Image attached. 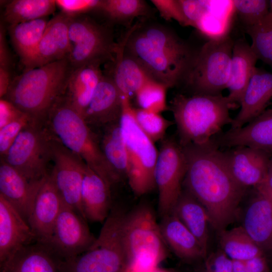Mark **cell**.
I'll return each instance as SVG.
<instances>
[{"label": "cell", "mask_w": 272, "mask_h": 272, "mask_svg": "<svg viewBox=\"0 0 272 272\" xmlns=\"http://www.w3.org/2000/svg\"><path fill=\"white\" fill-rule=\"evenodd\" d=\"M45 178L37 181L29 180L1 159L0 195L14 207L27 222L37 192Z\"/></svg>", "instance_id": "21"}, {"label": "cell", "mask_w": 272, "mask_h": 272, "mask_svg": "<svg viewBox=\"0 0 272 272\" xmlns=\"http://www.w3.org/2000/svg\"><path fill=\"white\" fill-rule=\"evenodd\" d=\"M44 124L54 139L80 158L110 186L118 183L90 127L64 95L51 108Z\"/></svg>", "instance_id": "5"}, {"label": "cell", "mask_w": 272, "mask_h": 272, "mask_svg": "<svg viewBox=\"0 0 272 272\" xmlns=\"http://www.w3.org/2000/svg\"><path fill=\"white\" fill-rule=\"evenodd\" d=\"M112 76L114 83L121 95L131 98L151 79L142 66L124 50L123 41L118 44Z\"/></svg>", "instance_id": "30"}, {"label": "cell", "mask_w": 272, "mask_h": 272, "mask_svg": "<svg viewBox=\"0 0 272 272\" xmlns=\"http://www.w3.org/2000/svg\"><path fill=\"white\" fill-rule=\"evenodd\" d=\"M12 79L10 70L0 69V97L3 98L7 93Z\"/></svg>", "instance_id": "49"}, {"label": "cell", "mask_w": 272, "mask_h": 272, "mask_svg": "<svg viewBox=\"0 0 272 272\" xmlns=\"http://www.w3.org/2000/svg\"><path fill=\"white\" fill-rule=\"evenodd\" d=\"M159 226L167 246L181 259L189 262L207 256L195 237L172 213L161 218Z\"/></svg>", "instance_id": "25"}, {"label": "cell", "mask_w": 272, "mask_h": 272, "mask_svg": "<svg viewBox=\"0 0 272 272\" xmlns=\"http://www.w3.org/2000/svg\"><path fill=\"white\" fill-rule=\"evenodd\" d=\"M86 221L75 210L63 205L50 237L42 244L62 261L78 256L86 251L96 239Z\"/></svg>", "instance_id": "13"}, {"label": "cell", "mask_w": 272, "mask_h": 272, "mask_svg": "<svg viewBox=\"0 0 272 272\" xmlns=\"http://www.w3.org/2000/svg\"><path fill=\"white\" fill-rule=\"evenodd\" d=\"M248 272H270L265 255L245 261Z\"/></svg>", "instance_id": "48"}, {"label": "cell", "mask_w": 272, "mask_h": 272, "mask_svg": "<svg viewBox=\"0 0 272 272\" xmlns=\"http://www.w3.org/2000/svg\"><path fill=\"white\" fill-rule=\"evenodd\" d=\"M122 237L129 272H151L167 255V246L151 208L138 206L122 221Z\"/></svg>", "instance_id": "6"}, {"label": "cell", "mask_w": 272, "mask_h": 272, "mask_svg": "<svg viewBox=\"0 0 272 272\" xmlns=\"http://www.w3.org/2000/svg\"><path fill=\"white\" fill-rule=\"evenodd\" d=\"M122 96L111 77L103 76L83 116L87 124L107 126L118 122Z\"/></svg>", "instance_id": "22"}, {"label": "cell", "mask_w": 272, "mask_h": 272, "mask_svg": "<svg viewBox=\"0 0 272 272\" xmlns=\"http://www.w3.org/2000/svg\"><path fill=\"white\" fill-rule=\"evenodd\" d=\"M123 41L125 52L152 79L168 88L183 80L194 55L172 31L158 24H137Z\"/></svg>", "instance_id": "2"}, {"label": "cell", "mask_w": 272, "mask_h": 272, "mask_svg": "<svg viewBox=\"0 0 272 272\" xmlns=\"http://www.w3.org/2000/svg\"><path fill=\"white\" fill-rule=\"evenodd\" d=\"M258 60L250 45L244 40L234 42L231 57L227 96L233 103L240 106L244 92L256 68Z\"/></svg>", "instance_id": "27"}, {"label": "cell", "mask_w": 272, "mask_h": 272, "mask_svg": "<svg viewBox=\"0 0 272 272\" xmlns=\"http://www.w3.org/2000/svg\"><path fill=\"white\" fill-rule=\"evenodd\" d=\"M151 272H173V271L168 270V269L159 268L158 267L155 268L154 270H153Z\"/></svg>", "instance_id": "53"}, {"label": "cell", "mask_w": 272, "mask_h": 272, "mask_svg": "<svg viewBox=\"0 0 272 272\" xmlns=\"http://www.w3.org/2000/svg\"><path fill=\"white\" fill-rule=\"evenodd\" d=\"M234 43L228 35L210 39L194 55L183 81L195 94H221L227 88Z\"/></svg>", "instance_id": "9"}, {"label": "cell", "mask_w": 272, "mask_h": 272, "mask_svg": "<svg viewBox=\"0 0 272 272\" xmlns=\"http://www.w3.org/2000/svg\"><path fill=\"white\" fill-rule=\"evenodd\" d=\"M32 120L25 114L0 128V154L4 156L21 130Z\"/></svg>", "instance_id": "41"}, {"label": "cell", "mask_w": 272, "mask_h": 272, "mask_svg": "<svg viewBox=\"0 0 272 272\" xmlns=\"http://www.w3.org/2000/svg\"><path fill=\"white\" fill-rule=\"evenodd\" d=\"M71 17L60 12L49 21L45 32L31 56L23 64L25 70L40 67L69 56Z\"/></svg>", "instance_id": "15"}, {"label": "cell", "mask_w": 272, "mask_h": 272, "mask_svg": "<svg viewBox=\"0 0 272 272\" xmlns=\"http://www.w3.org/2000/svg\"><path fill=\"white\" fill-rule=\"evenodd\" d=\"M99 64L73 70L64 94L70 104L83 116L103 75Z\"/></svg>", "instance_id": "29"}, {"label": "cell", "mask_w": 272, "mask_h": 272, "mask_svg": "<svg viewBox=\"0 0 272 272\" xmlns=\"http://www.w3.org/2000/svg\"><path fill=\"white\" fill-rule=\"evenodd\" d=\"M171 213L195 237L208 255L210 223L207 212L201 203L183 189Z\"/></svg>", "instance_id": "28"}, {"label": "cell", "mask_w": 272, "mask_h": 272, "mask_svg": "<svg viewBox=\"0 0 272 272\" xmlns=\"http://www.w3.org/2000/svg\"><path fill=\"white\" fill-rule=\"evenodd\" d=\"M239 106L222 94L176 95L170 108L176 125L178 142L182 147L211 142L223 127L232 123L230 110Z\"/></svg>", "instance_id": "4"}, {"label": "cell", "mask_w": 272, "mask_h": 272, "mask_svg": "<svg viewBox=\"0 0 272 272\" xmlns=\"http://www.w3.org/2000/svg\"><path fill=\"white\" fill-rule=\"evenodd\" d=\"M98 10L112 21L125 23L147 15L150 8L143 0H102Z\"/></svg>", "instance_id": "36"}, {"label": "cell", "mask_w": 272, "mask_h": 272, "mask_svg": "<svg viewBox=\"0 0 272 272\" xmlns=\"http://www.w3.org/2000/svg\"><path fill=\"white\" fill-rule=\"evenodd\" d=\"M69 36L71 49L69 59L73 70L91 64L114 61L117 43L110 31L90 18L71 17Z\"/></svg>", "instance_id": "11"}, {"label": "cell", "mask_w": 272, "mask_h": 272, "mask_svg": "<svg viewBox=\"0 0 272 272\" xmlns=\"http://www.w3.org/2000/svg\"><path fill=\"white\" fill-rule=\"evenodd\" d=\"M121 96L122 109L119 124L127 156L126 180L134 194L142 196L156 188L155 169L158 151L154 142L138 124L130 98Z\"/></svg>", "instance_id": "7"}, {"label": "cell", "mask_w": 272, "mask_h": 272, "mask_svg": "<svg viewBox=\"0 0 272 272\" xmlns=\"http://www.w3.org/2000/svg\"><path fill=\"white\" fill-rule=\"evenodd\" d=\"M102 0H56L61 12L75 17L93 10H99Z\"/></svg>", "instance_id": "43"}, {"label": "cell", "mask_w": 272, "mask_h": 272, "mask_svg": "<svg viewBox=\"0 0 272 272\" xmlns=\"http://www.w3.org/2000/svg\"><path fill=\"white\" fill-rule=\"evenodd\" d=\"M36 241L26 220L0 195V265L18 250Z\"/></svg>", "instance_id": "17"}, {"label": "cell", "mask_w": 272, "mask_h": 272, "mask_svg": "<svg viewBox=\"0 0 272 272\" xmlns=\"http://www.w3.org/2000/svg\"><path fill=\"white\" fill-rule=\"evenodd\" d=\"M151 2L164 19L174 20L181 25L187 26L179 0H152Z\"/></svg>", "instance_id": "44"}, {"label": "cell", "mask_w": 272, "mask_h": 272, "mask_svg": "<svg viewBox=\"0 0 272 272\" xmlns=\"http://www.w3.org/2000/svg\"><path fill=\"white\" fill-rule=\"evenodd\" d=\"M199 272H232V260L219 249L208 255Z\"/></svg>", "instance_id": "45"}, {"label": "cell", "mask_w": 272, "mask_h": 272, "mask_svg": "<svg viewBox=\"0 0 272 272\" xmlns=\"http://www.w3.org/2000/svg\"><path fill=\"white\" fill-rule=\"evenodd\" d=\"M229 169L236 181L247 188L262 184L266 178L271 154L247 146L223 152Z\"/></svg>", "instance_id": "16"}, {"label": "cell", "mask_w": 272, "mask_h": 272, "mask_svg": "<svg viewBox=\"0 0 272 272\" xmlns=\"http://www.w3.org/2000/svg\"><path fill=\"white\" fill-rule=\"evenodd\" d=\"M52 137L43 122L32 120L20 132L7 154L1 159L28 180L37 181L50 172Z\"/></svg>", "instance_id": "10"}, {"label": "cell", "mask_w": 272, "mask_h": 272, "mask_svg": "<svg viewBox=\"0 0 272 272\" xmlns=\"http://www.w3.org/2000/svg\"><path fill=\"white\" fill-rule=\"evenodd\" d=\"M49 21L45 17L9 26L11 40L23 64L35 50Z\"/></svg>", "instance_id": "32"}, {"label": "cell", "mask_w": 272, "mask_h": 272, "mask_svg": "<svg viewBox=\"0 0 272 272\" xmlns=\"http://www.w3.org/2000/svg\"><path fill=\"white\" fill-rule=\"evenodd\" d=\"M255 189L265 194L271 200L272 202V190H270L263 185H259L255 188Z\"/></svg>", "instance_id": "52"}, {"label": "cell", "mask_w": 272, "mask_h": 272, "mask_svg": "<svg viewBox=\"0 0 272 272\" xmlns=\"http://www.w3.org/2000/svg\"><path fill=\"white\" fill-rule=\"evenodd\" d=\"M169 88L153 79L148 80L136 93L139 108L161 113L167 109L166 92Z\"/></svg>", "instance_id": "38"}, {"label": "cell", "mask_w": 272, "mask_h": 272, "mask_svg": "<svg viewBox=\"0 0 272 272\" xmlns=\"http://www.w3.org/2000/svg\"><path fill=\"white\" fill-rule=\"evenodd\" d=\"M255 189L244 211L242 226L265 254L272 252V202Z\"/></svg>", "instance_id": "23"}, {"label": "cell", "mask_w": 272, "mask_h": 272, "mask_svg": "<svg viewBox=\"0 0 272 272\" xmlns=\"http://www.w3.org/2000/svg\"><path fill=\"white\" fill-rule=\"evenodd\" d=\"M182 148L186 161L184 189L204 207L210 225L218 233L226 229L237 218L247 188L234 179L223 151L213 139L205 145Z\"/></svg>", "instance_id": "1"}, {"label": "cell", "mask_w": 272, "mask_h": 272, "mask_svg": "<svg viewBox=\"0 0 272 272\" xmlns=\"http://www.w3.org/2000/svg\"><path fill=\"white\" fill-rule=\"evenodd\" d=\"M220 147L247 146L272 154V108L238 128H230L213 139Z\"/></svg>", "instance_id": "19"}, {"label": "cell", "mask_w": 272, "mask_h": 272, "mask_svg": "<svg viewBox=\"0 0 272 272\" xmlns=\"http://www.w3.org/2000/svg\"><path fill=\"white\" fill-rule=\"evenodd\" d=\"M187 26L195 27L210 10L212 1L179 0Z\"/></svg>", "instance_id": "42"}, {"label": "cell", "mask_w": 272, "mask_h": 272, "mask_svg": "<svg viewBox=\"0 0 272 272\" xmlns=\"http://www.w3.org/2000/svg\"><path fill=\"white\" fill-rule=\"evenodd\" d=\"M51 159L53 167L49 175L63 205L86 220L81 206V190L87 165L52 137Z\"/></svg>", "instance_id": "14"}, {"label": "cell", "mask_w": 272, "mask_h": 272, "mask_svg": "<svg viewBox=\"0 0 272 272\" xmlns=\"http://www.w3.org/2000/svg\"><path fill=\"white\" fill-rule=\"evenodd\" d=\"M269 12L272 14V0L269 1Z\"/></svg>", "instance_id": "54"}, {"label": "cell", "mask_w": 272, "mask_h": 272, "mask_svg": "<svg viewBox=\"0 0 272 272\" xmlns=\"http://www.w3.org/2000/svg\"><path fill=\"white\" fill-rule=\"evenodd\" d=\"M232 260V272H248L245 261Z\"/></svg>", "instance_id": "51"}, {"label": "cell", "mask_w": 272, "mask_h": 272, "mask_svg": "<svg viewBox=\"0 0 272 272\" xmlns=\"http://www.w3.org/2000/svg\"><path fill=\"white\" fill-rule=\"evenodd\" d=\"M100 144L104 157L118 183L126 179L127 156L118 122L105 127Z\"/></svg>", "instance_id": "31"}, {"label": "cell", "mask_w": 272, "mask_h": 272, "mask_svg": "<svg viewBox=\"0 0 272 272\" xmlns=\"http://www.w3.org/2000/svg\"><path fill=\"white\" fill-rule=\"evenodd\" d=\"M56 6L54 0H14L6 6L4 20L12 25L45 18L54 12Z\"/></svg>", "instance_id": "34"}, {"label": "cell", "mask_w": 272, "mask_h": 272, "mask_svg": "<svg viewBox=\"0 0 272 272\" xmlns=\"http://www.w3.org/2000/svg\"><path fill=\"white\" fill-rule=\"evenodd\" d=\"M233 12L232 1H212L210 10L195 28L211 39L224 37L227 35L229 18Z\"/></svg>", "instance_id": "35"}, {"label": "cell", "mask_w": 272, "mask_h": 272, "mask_svg": "<svg viewBox=\"0 0 272 272\" xmlns=\"http://www.w3.org/2000/svg\"><path fill=\"white\" fill-rule=\"evenodd\" d=\"M232 4L246 28L256 24L269 12V1L234 0Z\"/></svg>", "instance_id": "40"}, {"label": "cell", "mask_w": 272, "mask_h": 272, "mask_svg": "<svg viewBox=\"0 0 272 272\" xmlns=\"http://www.w3.org/2000/svg\"><path fill=\"white\" fill-rule=\"evenodd\" d=\"M61 260L45 245L36 241L1 265V272H59Z\"/></svg>", "instance_id": "26"}, {"label": "cell", "mask_w": 272, "mask_h": 272, "mask_svg": "<svg viewBox=\"0 0 272 272\" xmlns=\"http://www.w3.org/2000/svg\"><path fill=\"white\" fill-rule=\"evenodd\" d=\"M11 58L8 47L6 29L1 23L0 26V68L10 70Z\"/></svg>", "instance_id": "47"}, {"label": "cell", "mask_w": 272, "mask_h": 272, "mask_svg": "<svg viewBox=\"0 0 272 272\" xmlns=\"http://www.w3.org/2000/svg\"><path fill=\"white\" fill-rule=\"evenodd\" d=\"M111 188L99 175L86 166L81 190V206L86 220L105 221L111 210Z\"/></svg>", "instance_id": "24"}, {"label": "cell", "mask_w": 272, "mask_h": 272, "mask_svg": "<svg viewBox=\"0 0 272 272\" xmlns=\"http://www.w3.org/2000/svg\"><path fill=\"white\" fill-rule=\"evenodd\" d=\"M246 31L258 59L272 67V14L269 12L258 23L246 27Z\"/></svg>", "instance_id": "37"}, {"label": "cell", "mask_w": 272, "mask_h": 272, "mask_svg": "<svg viewBox=\"0 0 272 272\" xmlns=\"http://www.w3.org/2000/svg\"><path fill=\"white\" fill-rule=\"evenodd\" d=\"M25 115L8 100H0V128Z\"/></svg>", "instance_id": "46"}, {"label": "cell", "mask_w": 272, "mask_h": 272, "mask_svg": "<svg viewBox=\"0 0 272 272\" xmlns=\"http://www.w3.org/2000/svg\"><path fill=\"white\" fill-rule=\"evenodd\" d=\"M63 205L49 174L37 192L27 220L37 242L44 243L49 239Z\"/></svg>", "instance_id": "18"}, {"label": "cell", "mask_w": 272, "mask_h": 272, "mask_svg": "<svg viewBox=\"0 0 272 272\" xmlns=\"http://www.w3.org/2000/svg\"><path fill=\"white\" fill-rule=\"evenodd\" d=\"M124 213L112 209L98 237L85 252L61 262L59 272H129L122 237Z\"/></svg>", "instance_id": "8"}, {"label": "cell", "mask_w": 272, "mask_h": 272, "mask_svg": "<svg viewBox=\"0 0 272 272\" xmlns=\"http://www.w3.org/2000/svg\"><path fill=\"white\" fill-rule=\"evenodd\" d=\"M136 121L144 132L153 142L163 140L166 131L173 122L158 113L134 108Z\"/></svg>", "instance_id": "39"}, {"label": "cell", "mask_w": 272, "mask_h": 272, "mask_svg": "<svg viewBox=\"0 0 272 272\" xmlns=\"http://www.w3.org/2000/svg\"><path fill=\"white\" fill-rule=\"evenodd\" d=\"M186 171L182 147L173 138L162 140L155 169L161 218L170 214L182 192Z\"/></svg>", "instance_id": "12"}, {"label": "cell", "mask_w": 272, "mask_h": 272, "mask_svg": "<svg viewBox=\"0 0 272 272\" xmlns=\"http://www.w3.org/2000/svg\"><path fill=\"white\" fill-rule=\"evenodd\" d=\"M73 69L69 57L24 70L12 79L4 98L34 121L44 122L56 100L64 94Z\"/></svg>", "instance_id": "3"}, {"label": "cell", "mask_w": 272, "mask_h": 272, "mask_svg": "<svg viewBox=\"0 0 272 272\" xmlns=\"http://www.w3.org/2000/svg\"><path fill=\"white\" fill-rule=\"evenodd\" d=\"M218 233L221 249L231 260L246 261L265 255L242 226Z\"/></svg>", "instance_id": "33"}, {"label": "cell", "mask_w": 272, "mask_h": 272, "mask_svg": "<svg viewBox=\"0 0 272 272\" xmlns=\"http://www.w3.org/2000/svg\"><path fill=\"white\" fill-rule=\"evenodd\" d=\"M261 185L272 190V154L269 160L266 178Z\"/></svg>", "instance_id": "50"}, {"label": "cell", "mask_w": 272, "mask_h": 272, "mask_svg": "<svg viewBox=\"0 0 272 272\" xmlns=\"http://www.w3.org/2000/svg\"><path fill=\"white\" fill-rule=\"evenodd\" d=\"M272 100V73L255 69L240 104V109L233 118L230 128L242 127L265 110Z\"/></svg>", "instance_id": "20"}]
</instances>
